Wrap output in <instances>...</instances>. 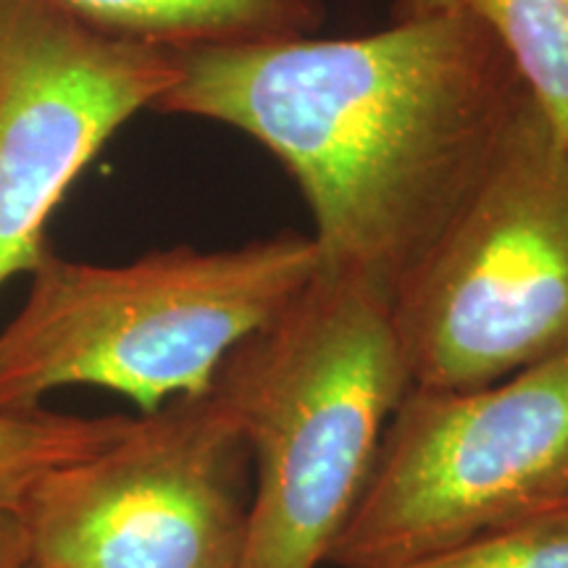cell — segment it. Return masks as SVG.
<instances>
[{
  "instance_id": "6da1fadb",
  "label": "cell",
  "mask_w": 568,
  "mask_h": 568,
  "mask_svg": "<svg viewBox=\"0 0 568 568\" xmlns=\"http://www.w3.org/2000/svg\"><path fill=\"white\" fill-rule=\"evenodd\" d=\"M176 63L153 111L258 142L308 205L318 266L389 301L531 95L503 42L460 13L358 38L203 48Z\"/></svg>"
},
{
  "instance_id": "7a4b0ae2",
  "label": "cell",
  "mask_w": 568,
  "mask_h": 568,
  "mask_svg": "<svg viewBox=\"0 0 568 568\" xmlns=\"http://www.w3.org/2000/svg\"><path fill=\"white\" fill-rule=\"evenodd\" d=\"M211 389L251 453L243 568H318L410 389L393 301L318 266L226 355Z\"/></svg>"
},
{
  "instance_id": "3957f363",
  "label": "cell",
  "mask_w": 568,
  "mask_h": 568,
  "mask_svg": "<svg viewBox=\"0 0 568 568\" xmlns=\"http://www.w3.org/2000/svg\"><path fill=\"white\" fill-rule=\"evenodd\" d=\"M318 272L311 234L201 251L172 245L126 264L51 251L0 329V414L55 389L101 387L153 414L209 393L224 358Z\"/></svg>"
},
{
  "instance_id": "277c9868",
  "label": "cell",
  "mask_w": 568,
  "mask_h": 568,
  "mask_svg": "<svg viewBox=\"0 0 568 568\" xmlns=\"http://www.w3.org/2000/svg\"><path fill=\"white\" fill-rule=\"evenodd\" d=\"M414 389H471L568 355V140L535 95L393 297Z\"/></svg>"
},
{
  "instance_id": "5b68a950",
  "label": "cell",
  "mask_w": 568,
  "mask_h": 568,
  "mask_svg": "<svg viewBox=\"0 0 568 568\" xmlns=\"http://www.w3.org/2000/svg\"><path fill=\"white\" fill-rule=\"evenodd\" d=\"M568 500V355L471 389H408L326 564L395 568Z\"/></svg>"
},
{
  "instance_id": "8992f818",
  "label": "cell",
  "mask_w": 568,
  "mask_h": 568,
  "mask_svg": "<svg viewBox=\"0 0 568 568\" xmlns=\"http://www.w3.org/2000/svg\"><path fill=\"white\" fill-rule=\"evenodd\" d=\"M251 493L243 432L209 389L42 474L17 510L40 568H243Z\"/></svg>"
},
{
  "instance_id": "52a82bcc",
  "label": "cell",
  "mask_w": 568,
  "mask_h": 568,
  "mask_svg": "<svg viewBox=\"0 0 568 568\" xmlns=\"http://www.w3.org/2000/svg\"><path fill=\"white\" fill-rule=\"evenodd\" d=\"M176 71V53L92 30L53 0H0V290L53 251L48 224L71 184Z\"/></svg>"
},
{
  "instance_id": "ba28073f",
  "label": "cell",
  "mask_w": 568,
  "mask_h": 568,
  "mask_svg": "<svg viewBox=\"0 0 568 568\" xmlns=\"http://www.w3.org/2000/svg\"><path fill=\"white\" fill-rule=\"evenodd\" d=\"M111 38L190 53L318 34L326 0H53Z\"/></svg>"
},
{
  "instance_id": "9c48e42d",
  "label": "cell",
  "mask_w": 568,
  "mask_h": 568,
  "mask_svg": "<svg viewBox=\"0 0 568 568\" xmlns=\"http://www.w3.org/2000/svg\"><path fill=\"white\" fill-rule=\"evenodd\" d=\"M393 21L460 13L487 27L516 61L535 101L568 140V0H368Z\"/></svg>"
},
{
  "instance_id": "30bf717a",
  "label": "cell",
  "mask_w": 568,
  "mask_h": 568,
  "mask_svg": "<svg viewBox=\"0 0 568 568\" xmlns=\"http://www.w3.org/2000/svg\"><path fill=\"white\" fill-rule=\"evenodd\" d=\"M395 568H568V518L514 524Z\"/></svg>"
},
{
  "instance_id": "8fae6325",
  "label": "cell",
  "mask_w": 568,
  "mask_h": 568,
  "mask_svg": "<svg viewBox=\"0 0 568 568\" xmlns=\"http://www.w3.org/2000/svg\"><path fill=\"white\" fill-rule=\"evenodd\" d=\"M30 560V535L19 510L0 506V568H27Z\"/></svg>"
},
{
  "instance_id": "7c38bea8",
  "label": "cell",
  "mask_w": 568,
  "mask_h": 568,
  "mask_svg": "<svg viewBox=\"0 0 568 568\" xmlns=\"http://www.w3.org/2000/svg\"><path fill=\"white\" fill-rule=\"evenodd\" d=\"M542 518H568V500H564L560 506L548 510V514H545Z\"/></svg>"
},
{
  "instance_id": "4fadbf2b",
  "label": "cell",
  "mask_w": 568,
  "mask_h": 568,
  "mask_svg": "<svg viewBox=\"0 0 568 568\" xmlns=\"http://www.w3.org/2000/svg\"><path fill=\"white\" fill-rule=\"evenodd\" d=\"M27 568H40V566H34V564H32V560H30V566H27Z\"/></svg>"
}]
</instances>
